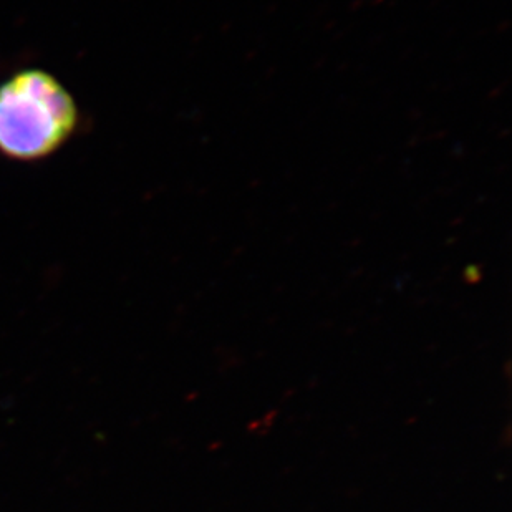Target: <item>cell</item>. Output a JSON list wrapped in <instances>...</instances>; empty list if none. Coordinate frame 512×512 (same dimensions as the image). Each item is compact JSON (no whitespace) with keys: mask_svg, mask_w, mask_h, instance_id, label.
<instances>
[{"mask_svg":"<svg viewBox=\"0 0 512 512\" xmlns=\"http://www.w3.org/2000/svg\"><path fill=\"white\" fill-rule=\"evenodd\" d=\"M72 95L40 68L20 70L0 83V153L12 160H42L77 128Z\"/></svg>","mask_w":512,"mask_h":512,"instance_id":"obj_1","label":"cell"}]
</instances>
